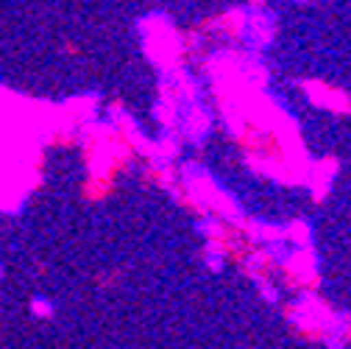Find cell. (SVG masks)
<instances>
[{
    "label": "cell",
    "instance_id": "1",
    "mask_svg": "<svg viewBox=\"0 0 351 349\" xmlns=\"http://www.w3.org/2000/svg\"><path fill=\"white\" fill-rule=\"evenodd\" d=\"M31 311H34V316H39V319H45V316H53V302H48V299H31Z\"/></svg>",
    "mask_w": 351,
    "mask_h": 349
},
{
    "label": "cell",
    "instance_id": "2",
    "mask_svg": "<svg viewBox=\"0 0 351 349\" xmlns=\"http://www.w3.org/2000/svg\"><path fill=\"white\" fill-rule=\"evenodd\" d=\"M0 277H3V266H0Z\"/></svg>",
    "mask_w": 351,
    "mask_h": 349
}]
</instances>
